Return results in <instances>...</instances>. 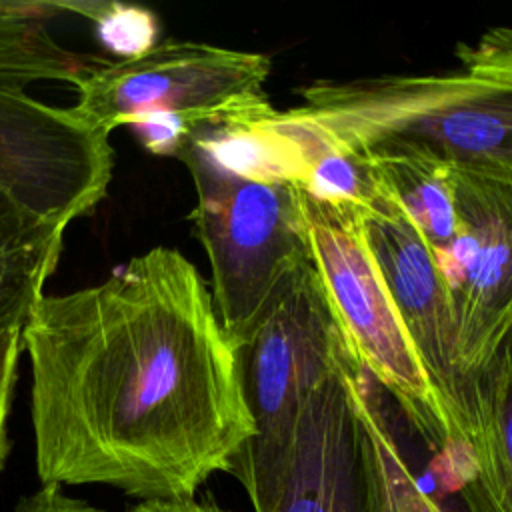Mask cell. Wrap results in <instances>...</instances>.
<instances>
[{"instance_id": "obj_2", "label": "cell", "mask_w": 512, "mask_h": 512, "mask_svg": "<svg viewBox=\"0 0 512 512\" xmlns=\"http://www.w3.org/2000/svg\"><path fill=\"white\" fill-rule=\"evenodd\" d=\"M298 92L292 112L362 158L512 168V76L458 68L320 80Z\"/></svg>"}, {"instance_id": "obj_3", "label": "cell", "mask_w": 512, "mask_h": 512, "mask_svg": "<svg viewBox=\"0 0 512 512\" xmlns=\"http://www.w3.org/2000/svg\"><path fill=\"white\" fill-rule=\"evenodd\" d=\"M196 188L190 222L210 264V294L234 350L242 348L280 290L312 264L296 184L256 182L178 152Z\"/></svg>"}, {"instance_id": "obj_13", "label": "cell", "mask_w": 512, "mask_h": 512, "mask_svg": "<svg viewBox=\"0 0 512 512\" xmlns=\"http://www.w3.org/2000/svg\"><path fill=\"white\" fill-rule=\"evenodd\" d=\"M66 14L62 0H0V84L28 88L34 82H74L98 62L68 50L50 30Z\"/></svg>"}, {"instance_id": "obj_5", "label": "cell", "mask_w": 512, "mask_h": 512, "mask_svg": "<svg viewBox=\"0 0 512 512\" xmlns=\"http://www.w3.org/2000/svg\"><path fill=\"white\" fill-rule=\"evenodd\" d=\"M270 66L260 52L164 40L136 58L98 62L72 82L78 98L70 110L108 136L156 120L184 138L200 122L272 116L276 108L264 90Z\"/></svg>"}, {"instance_id": "obj_6", "label": "cell", "mask_w": 512, "mask_h": 512, "mask_svg": "<svg viewBox=\"0 0 512 512\" xmlns=\"http://www.w3.org/2000/svg\"><path fill=\"white\" fill-rule=\"evenodd\" d=\"M300 198L312 262L344 340L444 462L452 450L446 420L356 220L302 190Z\"/></svg>"}, {"instance_id": "obj_9", "label": "cell", "mask_w": 512, "mask_h": 512, "mask_svg": "<svg viewBox=\"0 0 512 512\" xmlns=\"http://www.w3.org/2000/svg\"><path fill=\"white\" fill-rule=\"evenodd\" d=\"M108 138L70 108L0 84V182L36 216L68 226L100 204L114 168Z\"/></svg>"}, {"instance_id": "obj_15", "label": "cell", "mask_w": 512, "mask_h": 512, "mask_svg": "<svg viewBox=\"0 0 512 512\" xmlns=\"http://www.w3.org/2000/svg\"><path fill=\"white\" fill-rule=\"evenodd\" d=\"M370 384V374L356 364L352 372L354 400L372 446L382 512H452L434 494L426 492L414 476Z\"/></svg>"}, {"instance_id": "obj_18", "label": "cell", "mask_w": 512, "mask_h": 512, "mask_svg": "<svg viewBox=\"0 0 512 512\" xmlns=\"http://www.w3.org/2000/svg\"><path fill=\"white\" fill-rule=\"evenodd\" d=\"M460 68L512 76V28H492L474 44L456 48Z\"/></svg>"}, {"instance_id": "obj_19", "label": "cell", "mask_w": 512, "mask_h": 512, "mask_svg": "<svg viewBox=\"0 0 512 512\" xmlns=\"http://www.w3.org/2000/svg\"><path fill=\"white\" fill-rule=\"evenodd\" d=\"M22 342L20 330L0 336V470L10 452L8 440V414L18 382V366H20Z\"/></svg>"}, {"instance_id": "obj_1", "label": "cell", "mask_w": 512, "mask_h": 512, "mask_svg": "<svg viewBox=\"0 0 512 512\" xmlns=\"http://www.w3.org/2000/svg\"><path fill=\"white\" fill-rule=\"evenodd\" d=\"M20 342L42 484L190 500L256 432L210 288L176 248L42 294Z\"/></svg>"}, {"instance_id": "obj_12", "label": "cell", "mask_w": 512, "mask_h": 512, "mask_svg": "<svg viewBox=\"0 0 512 512\" xmlns=\"http://www.w3.org/2000/svg\"><path fill=\"white\" fill-rule=\"evenodd\" d=\"M66 226L44 220L0 184V336L22 330L58 266Z\"/></svg>"}, {"instance_id": "obj_14", "label": "cell", "mask_w": 512, "mask_h": 512, "mask_svg": "<svg viewBox=\"0 0 512 512\" xmlns=\"http://www.w3.org/2000/svg\"><path fill=\"white\" fill-rule=\"evenodd\" d=\"M378 186L404 210L440 260L458 236V214L446 166L422 156L364 158Z\"/></svg>"}, {"instance_id": "obj_20", "label": "cell", "mask_w": 512, "mask_h": 512, "mask_svg": "<svg viewBox=\"0 0 512 512\" xmlns=\"http://www.w3.org/2000/svg\"><path fill=\"white\" fill-rule=\"evenodd\" d=\"M14 512H104L84 500L62 492L58 484H42V488L18 502Z\"/></svg>"}, {"instance_id": "obj_21", "label": "cell", "mask_w": 512, "mask_h": 512, "mask_svg": "<svg viewBox=\"0 0 512 512\" xmlns=\"http://www.w3.org/2000/svg\"><path fill=\"white\" fill-rule=\"evenodd\" d=\"M128 512H228L214 502L190 500H148Z\"/></svg>"}, {"instance_id": "obj_4", "label": "cell", "mask_w": 512, "mask_h": 512, "mask_svg": "<svg viewBox=\"0 0 512 512\" xmlns=\"http://www.w3.org/2000/svg\"><path fill=\"white\" fill-rule=\"evenodd\" d=\"M344 348L346 340L312 262L280 290L250 340L236 350L256 432L228 474L244 486L254 512L270 498L298 418Z\"/></svg>"}, {"instance_id": "obj_11", "label": "cell", "mask_w": 512, "mask_h": 512, "mask_svg": "<svg viewBox=\"0 0 512 512\" xmlns=\"http://www.w3.org/2000/svg\"><path fill=\"white\" fill-rule=\"evenodd\" d=\"M480 444L458 488L468 512H512V324L476 374Z\"/></svg>"}, {"instance_id": "obj_16", "label": "cell", "mask_w": 512, "mask_h": 512, "mask_svg": "<svg viewBox=\"0 0 512 512\" xmlns=\"http://www.w3.org/2000/svg\"><path fill=\"white\" fill-rule=\"evenodd\" d=\"M300 190L314 202L356 220L372 204L380 188L370 164L332 140L312 164Z\"/></svg>"}, {"instance_id": "obj_7", "label": "cell", "mask_w": 512, "mask_h": 512, "mask_svg": "<svg viewBox=\"0 0 512 512\" xmlns=\"http://www.w3.org/2000/svg\"><path fill=\"white\" fill-rule=\"evenodd\" d=\"M356 224L446 420L452 450L442 464L460 488L474 476L480 414L476 384L460 368L446 280L422 234L382 188Z\"/></svg>"}, {"instance_id": "obj_8", "label": "cell", "mask_w": 512, "mask_h": 512, "mask_svg": "<svg viewBox=\"0 0 512 512\" xmlns=\"http://www.w3.org/2000/svg\"><path fill=\"white\" fill-rule=\"evenodd\" d=\"M446 170L458 236L436 262L456 322L460 368L476 384L512 324V168Z\"/></svg>"}, {"instance_id": "obj_10", "label": "cell", "mask_w": 512, "mask_h": 512, "mask_svg": "<svg viewBox=\"0 0 512 512\" xmlns=\"http://www.w3.org/2000/svg\"><path fill=\"white\" fill-rule=\"evenodd\" d=\"M348 342L304 406L278 482L256 512H382L372 446L360 418Z\"/></svg>"}, {"instance_id": "obj_17", "label": "cell", "mask_w": 512, "mask_h": 512, "mask_svg": "<svg viewBox=\"0 0 512 512\" xmlns=\"http://www.w3.org/2000/svg\"><path fill=\"white\" fill-rule=\"evenodd\" d=\"M66 14H76L94 24L100 42L120 60L136 58L160 44L158 16L136 4L106 0H62Z\"/></svg>"}]
</instances>
